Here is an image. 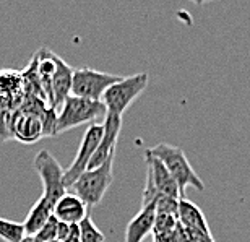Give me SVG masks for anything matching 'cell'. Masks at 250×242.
<instances>
[{
    "label": "cell",
    "mask_w": 250,
    "mask_h": 242,
    "mask_svg": "<svg viewBox=\"0 0 250 242\" xmlns=\"http://www.w3.org/2000/svg\"><path fill=\"white\" fill-rule=\"evenodd\" d=\"M106 115L107 109L103 104V101H89L70 94L57 109L54 135L67 132L70 129L80 127L84 124H103Z\"/></svg>",
    "instance_id": "cell-1"
},
{
    "label": "cell",
    "mask_w": 250,
    "mask_h": 242,
    "mask_svg": "<svg viewBox=\"0 0 250 242\" xmlns=\"http://www.w3.org/2000/svg\"><path fill=\"white\" fill-rule=\"evenodd\" d=\"M146 151L166 166L169 174H171L172 179L176 180L182 198H186L187 187H193V189L200 190V192L205 189V184L197 176V173L193 171L192 166H190L187 156L182 151V148L172 146L169 143H158L156 146H153V148H146Z\"/></svg>",
    "instance_id": "cell-2"
},
{
    "label": "cell",
    "mask_w": 250,
    "mask_h": 242,
    "mask_svg": "<svg viewBox=\"0 0 250 242\" xmlns=\"http://www.w3.org/2000/svg\"><path fill=\"white\" fill-rule=\"evenodd\" d=\"M114 156L111 154L106 163H103L96 169H86L80 177L75 180L72 185V194H75L78 198H82L88 206L98 205L104 198V195L109 190L112 184V166H114Z\"/></svg>",
    "instance_id": "cell-3"
},
{
    "label": "cell",
    "mask_w": 250,
    "mask_h": 242,
    "mask_svg": "<svg viewBox=\"0 0 250 242\" xmlns=\"http://www.w3.org/2000/svg\"><path fill=\"white\" fill-rule=\"evenodd\" d=\"M149 83L148 73H137L132 77H122L117 83L107 88L103 96V104L106 106L107 114L121 115L127 110L137 98L143 94Z\"/></svg>",
    "instance_id": "cell-4"
},
{
    "label": "cell",
    "mask_w": 250,
    "mask_h": 242,
    "mask_svg": "<svg viewBox=\"0 0 250 242\" xmlns=\"http://www.w3.org/2000/svg\"><path fill=\"white\" fill-rule=\"evenodd\" d=\"M146 156V166H148V174H146V185L143 190V200L142 206L149 205L153 201H156L161 197H169V198H177L181 200V192L176 184V180L172 179V176L169 174L161 161L154 158L153 154H149L148 151H145Z\"/></svg>",
    "instance_id": "cell-5"
},
{
    "label": "cell",
    "mask_w": 250,
    "mask_h": 242,
    "mask_svg": "<svg viewBox=\"0 0 250 242\" xmlns=\"http://www.w3.org/2000/svg\"><path fill=\"white\" fill-rule=\"evenodd\" d=\"M33 168L36 169V173L42 180V197H46L52 205H56L67 194V187H65L63 182L65 169H62L59 161L47 150H41L36 154V158L33 161Z\"/></svg>",
    "instance_id": "cell-6"
},
{
    "label": "cell",
    "mask_w": 250,
    "mask_h": 242,
    "mask_svg": "<svg viewBox=\"0 0 250 242\" xmlns=\"http://www.w3.org/2000/svg\"><path fill=\"white\" fill-rule=\"evenodd\" d=\"M122 77L112 73H104L94 68L73 70L72 94L89 101H101L109 87L117 83Z\"/></svg>",
    "instance_id": "cell-7"
},
{
    "label": "cell",
    "mask_w": 250,
    "mask_h": 242,
    "mask_svg": "<svg viewBox=\"0 0 250 242\" xmlns=\"http://www.w3.org/2000/svg\"><path fill=\"white\" fill-rule=\"evenodd\" d=\"M103 130H104L103 124H93V125H89L86 132L83 133L77 156H75V159L72 161V164L68 166V169H65V174H63V182L67 189L72 187L75 184V180L88 169L89 161H91L94 153H96L98 145L103 138Z\"/></svg>",
    "instance_id": "cell-8"
},
{
    "label": "cell",
    "mask_w": 250,
    "mask_h": 242,
    "mask_svg": "<svg viewBox=\"0 0 250 242\" xmlns=\"http://www.w3.org/2000/svg\"><path fill=\"white\" fill-rule=\"evenodd\" d=\"M103 138L99 142L96 153L89 161L88 169H96L99 168L103 163H106L107 158L111 154L116 153V146H117V140H119V133H121L122 129V117L121 115H112L107 114L106 119L103 122Z\"/></svg>",
    "instance_id": "cell-9"
},
{
    "label": "cell",
    "mask_w": 250,
    "mask_h": 242,
    "mask_svg": "<svg viewBox=\"0 0 250 242\" xmlns=\"http://www.w3.org/2000/svg\"><path fill=\"white\" fill-rule=\"evenodd\" d=\"M72 80L73 68L67 65L63 59L57 55L56 72L51 82V96H49V108L57 110L63 104V101L72 94Z\"/></svg>",
    "instance_id": "cell-10"
},
{
    "label": "cell",
    "mask_w": 250,
    "mask_h": 242,
    "mask_svg": "<svg viewBox=\"0 0 250 242\" xmlns=\"http://www.w3.org/2000/svg\"><path fill=\"white\" fill-rule=\"evenodd\" d=\"M44 135H51L47 122L39 114H21V117L12 119V137L24 143H33Z\"/></svg>",
    "instance_id": "cell-11"
},
{
    "label": "cell",
    "mask_w": 250,
    "mask_h": 242,
    "mask_svg": "<svg viewBox=\"0 0 250 242\" xmlns=\"http://www.w3.org/2000/svg\"><path fill=\"white\" fill-rule=\"evenodd\" d=\"M156 220V201L142 206V210L128 221L125 228V242H142L149 233H153Z\"/></svg>",
    "instance_id": "cell-12"
},
{
    "label": "cell",
    "mask_w": 250,
    "mask_h": 242,
    "mask_svg": "<svg viewBox=\"0 0 250 242\" xmlns=\"http://www.w3.org/2000/svg\"><path fill=\"white\" fill-rule=\"evenodd\" d=\"M89 206L72 192H67L54 205V216L65 224H80L89 215Z\"/></svg>",
    "instance_id": "cell-13"
},
{
    "label": "cell",
    "mask_w": 250,
    "mask_h": 242,
    "mask_svg": "<svg viewBox=\"0 0 250 242\" xmlns=\"http://www.w3.org/2000/svg\"><path fill=\"white\" fill-rule=\"evenodd\" d=\"M52 215H54V205L46 197H41V198L31 206L26 220L21 223L24 229V236H28V238H36V234L41 231V228L47 223Z\"/></svg>",
    "instance_id": "cell-14"
},
{
    "label": "cell",
    "mask_w": 250,
    "mask_h": 242,
    "mask_svg": "<svg viewBox=\"0 0 250 242\" xmlns=\"http://www.w3.org/2000/svg\"><path fill=\"white\" fill-rule=\"evenodd\" d=\"M179 223L186 231H198V233H211L208 228L203 211L193 201L187 198L179 200Z\"/></svg>",
    "instance_id": "cell-15"
},
{
    "label": "cell",
    "mask_w": 250,
    "mask_h": 242,
    "mask_svg": "<svg viewBox=\"0 0 250 242\" xmlns=\"http://www.w3.org/2000/svg\"><path fill=\"white\" fill-rule=\"evenodd\" d=\"M181 229L179 215L169 213V211L156 210V220L153 226V238L154 242H172Z\"/></svg>",
    "instance_id": "cell-16"
},
{
    "label": "cell",
    "mask_w": 250,
    "mask_h": 242,
    "mask_svg": "<svg viewBox=\"0 0 250 242\" xmlns=\"http://www.w3.org/2000/svg\"><path fill=\"white\" fill-rule=\"evenodd\" d=\"M23 88V77L12 70L0 72V99H10L13 94H18Z\"/></svg>",
    "instance_id": "cell-17"
},
{
    "label": "cell",
    "mask_w": 250,
    "mask_h": 242,
    "mask_svg": "<svg viewBox=\"0 0 250 242\" xmlns=\"http://www.w3.org/2000/svg\"><path fill=\"white\" fill-rule=\"evenodd\" d=\"M24 238L26 236H24L21 223L0 218V239H3L5 242H21Z\"/></svg>",
    "instance_id": "cell-18"
},
{
    "label": "cell",
    "mask_w": 250,
    "mask_h": 242,
    "mask_svg": "<svg viewBox=\"0 0 250 242\" xmlns=\"http://www.w3.org/2000/svg\"><path fill=\"white\" fill-rule=\"evenodd\" d=\"M78 229H80V242H104L103 231L94 226L89 215H86V218L78 224Z\"/></svg>",
    "instance_id": "cell-19"
},
{
    "label": "cell",
    "mask_w": 250,
    "mask_h": 242,
    "mask_svg": "<svg viewBox=\"0 0 250 242\" xmlns=\"http://www.w3.org/2000/svg\"><path fill=\"white\" fill-rule=\"evenodd\" d=\"M57 234H59V220L52 215L47 223L41 228V231L36 234V239L41 242L57 241Z\"/></svg>",
    "instance_id": "cell-20"
},
{
    "label": "cell",
    "mask_w": 250,
    "mask_h": 242,
    "mask_svg": "<svg viewBox=\"0 0 250 242\" xmlns=\"http://www.w3.org/2000/svg\"><path fill=\"white\" fill-rule=\"evenodd\" d=\"M10 120V112L7 108L0 106V142L7 138H12V127L8 125Z\"/></svg>",
    "instance_id": "cell-21"
},
{
    "label": "cell",
    "mask_w": 250,
    "mask_h": 242,
    "mask_svg": "<svg viewBox=\"0 0 250 242\" xmlns=\"http://www.w3.org/2000/svg\"><path fill=\"white\" fill-rule=\"evenodd\" d=\"M172 242H190L188 238L186 236V233H184V228H182V226H181V229H179V233H177L176 238H174Z\"/></svg>",
    "instance_id": "cell-22"
},
{
    "label": "cell",
    "mask_w": 250,
    "mask_h": 242,
    "mask_svg": "<svg viewBox=\"0 0 250 242\" xmlns=\"http://www.w3.org/2000/svg\"><path fill=\"white\" fill-rule=\"evenodd\" d=\"M33 239H34V238H28V236H26V238H24L21 242H33Z\"/></svg>",
    "instance_id": "cell-23"
},
{
    "label": "cell",
    "mask_w": 250,
    "mask_h": 242,
    "mask_svg": "<svg viewBox=\"0 0 250 242\" xmlns=\"http://www.w3.org/2000/svg\"><path fill=\"white\" fill-rule=\"evenodd\" d=\"M51 242H61V241H51Z\"/></svg>",
    "instance_id": "cell-24"
}]
</instances>
